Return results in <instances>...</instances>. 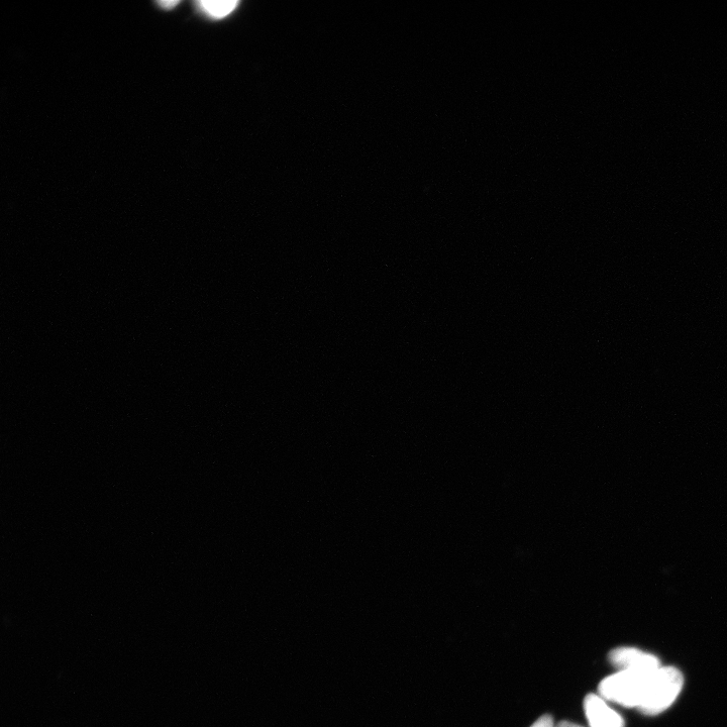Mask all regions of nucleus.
<instances>
[{
	"mask_svg": "<svg viewBox=\"0 0 727 727\" xmlns=\"http://www.w3.org/2000/svg\"><path fill=\"white\" fill-rule=\"evenodd\" d=\"M684 685V677L674 667H661L648 682L639 711L655 716L666 711L678 698Z\"/></svg>",
	"mask_w": 727,
	"mask_h": 727,
	"instance_id": "nucleus-1",
	"label": "nucleus"
},
{
	"mask_svg": "<svg viewBox=\"0 0 727 727\" xmlns=\"http://www.w3.org/2000/svg\"><path fill=\"white\" fill-rule=\"evenodd\" d=\"M651 676L632 671H618L599 684V695L604 700L623 707L639 708Z\"/></svg>",
	"mask_w": 727,
	"mask_h": 727,
	"instance_id": "nucleus-2",
	"label": "nucleus"
},
{
	"mask_svg": "<svg viewBox=\"0 0 727 727\" xmlns=\"http://www.w3.org/2000/svg\"><path fill=\"white\" fill-rule=\"evenodd\" d=\"M611 665L618 671H632L645 675H653L660 668L659 659L636 648L621 647L612 650L608 655Z\"/></svg>",
	"mask_w": 727,
	"mask_h": 727,
	"instance_id": "nucleus-3",
	"label": "nucleus"
},
{
	"mask_svg": "<svg viewBox=\"0 0 727 727\" xmlns=\"http://www.w3.org/2000/svg\"><path fill=\"white\" fill-rule=\"evenodd\" d=\"M600 695L589 694L584 700L590 727H625V720Z\"/></svg>",
	"mask_w": 727,
	"mask_h": 727,
	"instance_id": "nucleus-4",
	"label": "nucleus"
},
{
	"mask_svg": "<svg viewBox=\"0 0 727 727\" xmlns=\"http://www.w3.org/2000/svg\"><path fill=\"white\" fill-rule=\"evenodd\" d=\"M200 9L212 18L222 19L234 12L238 6L237 2H227V0H203L199 3Z\"/></svg>",
	"mask_w": 727,
	"mask_h": 727,
	"instance_id": "nucleus-5",
	"label": "nucleus"
},
{
	"mask_svg": "<svg viewBox=\"0 0 727 727\" xmlns=\"http://www.w3.org/2000/svg\"><path fill=\"white\" fill-rule=\"evenodd\" d=\"M531 727H554V720L550 715L539 718Z\"/></svg>",
	"mask_w": 727,
	"mask_h": 727,
	"instance_id": "nucleus-6",
	"label": "nucleus"
},
{
	"mask_svg": "<svg viewBox=\"0 0 727 727\" xmlns=\"http://www.w3.org/2000/svg\"><path fill=\"white\" fill-rule=\"evenodd\" d=\"M178 4H179V2H174V0H172V2H160V3H159V5H160V6H161V7L163 8V9H165V10H171V9H173L174 7H176V6L178 5Z\"/></svg>",
	"mask_w": 727,
	"mask_h": 727,
	"instance_id": "nucleus-7",
	"label": "nucleus"
},
{
	"mask_svg": "<svg viewBox=\"0 0 727 727\" xmlns=\"http://www.w3.org/2000/svg\"><path fill=\"white\" fill-rule=\"evenodd\" d=\"M556 727H583L570 721H561Z\"/></svg>",
	"mask_w": 727,
	"mask_h": 727,
	"instance_id": "nucleus-8",
	"label": "nucleus"
}]
</instances>
